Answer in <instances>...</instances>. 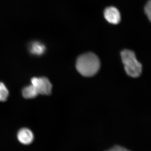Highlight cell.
<instances>
[{
  "mask_svg": "<svg viewBox=\"0 0 151 151\" xmlns=\"http://www.w3.org/2000/svg\"><path fill=\"white\" fill-rule=\"evenodd\" d=\"M29 51L32 54L36 55H41L45 51V47L43 44L39 42H34L31 43Z\"/></svg>",
  "mask_w": 151,
  "mask_h": 151,
  "instance_id": "cell-6",
  "label": "cell"
},
{
  "mask_svg": "<svg viewBox=\"0 0 151 151\" xmlns=\"http://www.w3.org/2000/svg\"><path fill=\"white\" fill-rule=\"evenodd\" d=\"M145 12L146 15L148 18L149 20L151 19V1L149 0L145 6Z\"/></svg>",
  "mask_w": 151,
  "mask_h": 151,
  "instance_id": "cell-9",
  "label": "cell"
},
{
  "mask_svg": "<svg viewBox=\"0 0 151 151\" xmlns=\"http://www.w3.org/2000/svg\"><path fill=\"white\" fill-rule=\"evenodd\" d=\"M17 139L23 145H29L32 142L34 139L33 133L28 128H22L17 133Z\"/></svg>",
  "mask_w": 151,
  "mask_h": 151,
  "instance_id": "cell-5",
  "label": "cell"
},
{
  "mask_svg": "<svg viewBox=\"0 0 151 151\" xmlns=\"http://www.w3.org/2000/svg\"><path fill=\"white\" fill-rule=\"evenodd\" d=\"M122 62L124 65L126 73L133 78H137L141 75L142 66L136 58L134 51L125 49L121 52Z\"/></svg>",
  "mask_w": 151,
  "mask_h": 151,
  "instance_id": "cell-2",
  "label": "cell"
},
{
  "mask_svg": "<svg viewBox=\"0 0 151 151\" xmlns=\"http://www.w3.org/2000/svg\"><path fill=\"white\" fill-rule=\"evenodd\" d=\"M106 151H131L122 146L116 145Z\"/></svg>",
  "mask_w": 151,
  "mask_h": 151,
  "instance_id": "cell-10",
  "label": "cell"
},
{
  "mask_svg": "<svg viewBox=\"0 0 151 151\" xmlns=\"http://www.w3.org/2000/svg\"><path fill=\"white\" fill-rule=\"evenodd\" d=\"M101 63L98 56L92 52H87L77 58L76 63V70L82 76L92 77L100 70Z\"/></svg>",
  "mask_w": 151,
  "mask_h": 151,
  "instance_id": "cell-1",
  "label": "cell"
},
{
  "mask_svg": "<svg viewBox=\"0 0 151 151\" xmlns=\"http://www.w3.org/2000/svg\"><path fill=\"white\" fill-rule=\"evenodd\" d=\"M31 82L39 94L46 95L51 94L52 85L48 78L44 77H33Z\"/></svg>",
  "mask_w": 151,
  "mask_h": 151,
  "instance_id": "cell-3",
  "label": "cell"
},
{
  "mask_svg": "<svg viewBox=\"0 0 151 151\" xmlns=\"http://www.w3.org/2000/svg\"><path fill=\"white\" fill-rule=\"evenodd\" d=\"M22 94L24 97L26 99L35 98L39 94L37 90L32 84L25 87L22 91Z\"/></svg>",
  "mask_w": 151,
  "mask_h": 151,
  "instance_id": "cell-7",
  "label": "cell"
},
{
  "mask_svg": "<svg viewBox=\"0 0 151 151\" xmlns=\"http://www.w3.org/2000/svg\"><path fill=\"white\" fill-rule=\"evenodd\" d=\"M104 16L105 19L110 24H117L121 21V15L118 9L114 6H109L105 9Z\"/></svg>",
  "mask_w": 151,
  "mask_h": 151,
  "instance_id": "cell-4",
  "label": "cell"
},
{
  "mask_svg": "<svg viewBox=\"0 0 151 151\" xmlns=\"http://www.w3.org/2000/svg\"><path fill=\"white\" fill-rule=\"evenodd\" d=\"M9 95V90L5 85L2 82H0V101H6Z\"/></svg>",
  "mask_w": 151,
  "mask_h": 151,
  "instance_id": "cell-8",
  "label": "cell"
}]
</instances>
